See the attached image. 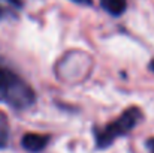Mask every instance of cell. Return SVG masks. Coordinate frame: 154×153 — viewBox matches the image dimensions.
Masks as SVG:
<instances>
[{"instance_id": "9c48e42d", "label": "cell", "mask_w": 154, "mask_h": 153, "mask_svg": "<svg viewBox=\"0 0 154 153\" xmlns=\"http://www.w3.org/2000/svg\"><path fill=\"white\" fill-rule=\"evenodd\" d=\"M150 69H151V71H153V72H154V60H153V62H151V63H150Z\"/></svg>"}, {"instance_id": "5b68a950", "label": "cell", "mask_w": 154, "mask_h": 153, "mask_svg": "<svg viewBox=\"0 0 154 153\" xmlns=\"http://www.w3.org/2000/svg\"><path fill=\"white\" fill-rule=\"evenodd\" d=\"M21 8V0H0V18L12 15Z\"/></svg>"}, {"instance_id": "ba28073f", "label": "cell", "mask_w": 154, "mask_h": 153, "mask_svg": "<svg viewBox=\"0 0 154 153\" xmlns=\"http://www.w3.org/2000/svg\"><path fill=\"white\" fill-rule=\"evenodd\" d=\"M148 146H150V149H151V153H154V138L148 141Z\"/></svg>"}, {"instance_id": "3957f363", "label": "cell", "mask_w": 154, "mask_h": 153, "mask_svg": "<svg viewBox=\"0 0 154 153\" xmlns=\"http://www.w3.org/2000/svg\"><path fill=\"white\" fill-rule=\"evenodd\" d=\"M48 135H42V134H26L21 140L23 147L30 153H38L44 150L48 144Z\"/></svg>"}, {"instance_id": "6da1fadb", "label": "cell", "mask_w": 154, "mask_h": 153, "mask_svg": "<svg viewBox=\"0 0 154 153\" xmlns=\"http://www.w3.org/2000/svg\"><path fill=\"white\" fill-rule=\"evenodd\" d=\"M33 89L15 72L0 68V102H5L14 108H27L35 102Z\"/></svg>"}, {"instance_id": "52a82bcc", "label": "cell", "mask_w": 154, "mask_h": 153, "mask_svg": "<svg viewBox=\"0 0 154 153\" xmlns=\"http://www.w3.org/2000/svg\"><path fill=\"white\" fill-rule=\"evenodd\" d=\"M75 3H79V5H93V0H72Z\"/></svg>"}, {"instance_id": "7a4b0ae2", "label": "cell", "mask_w": 154, "mask_h": 153, "mask_svg": "<svg viewBox=\"0 0 154 153\" xmlns=\"http://www.w3.org/2000/svg\"><path fill=\"white\" fill-rule=\"evenodd\" d=\"M142 119V113L139 108L136 107H130L129 110H126L114 123L108 125L106 128H103L102 131L96 132V144L97 147H108L109 144H112V141L121 135H126L129 131H132L139 120Z\"/></svg>"}, {"instance_id": "8992f818", "label": "cell", "mask_w": 154, "mask_h": 153, "mask_svg": "<svg viewBox=\"0 0 154 153\" xmlns=\"http://www.w3.org/2000/svg\"><path fill=\"white\" fill-rule=\"evenodd\" d=\"M6 140H8V125L3 119H0V147L6 144Z\"/></svg>"}, {"instance_id": "277c9868", "label": "cell", "mask_w": 154, "mask_h": 153, "mask_svg": "<svg viewBox=\"0 0 154 153\" xmlns=\"http://www.w3.org/2000/svg\"><path fill=\"white\" fill-rule=\"evenodd\" d=\"M102 8L111 15H121L127 8V0H100Z\"/></svg>"}]
</instances>
